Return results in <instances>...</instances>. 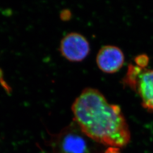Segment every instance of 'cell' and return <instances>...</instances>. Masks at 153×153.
Masks as SVG:
<instances>
[{"instance_id": "cell-4", "label": "cell", "mask_w": 153, "mask_h": 153, "mask_svg": "<svg viewBox=\"0 0 153 153\" xmlns=\"http://www.w3.org/2000/svg\"><path fill=\"white\" fill-rule=\"evenodd\" d=\"M61 53L66 59L73 62L81 61L88 55L90 47L87 39L79 33H68L62 39Z\"/></svg>"}, {"instance_id": "cell-2", "label": "cell", "mask_w": 153, "mask_h": 153, "mask_svg": "<svg viewBox=\"0 0 153 153\" xmlns=\"http://www.w3.org/2000/svg\"><path fill=\"white\" fill-rule=\"evenodd\" d=\"M100 145L86 136L74 122L51 140L52 153H102Z\"/></svg>"}, {"instance_id": "cell-1", "label": "cell", "mask_w": 153, "mask_h": 153, "mask_svg": "<svg viewBox=\"0 0 153 153\" xmlns=\"http://www.w3.org/2000/svg\"><path fill=\"white\" fill-rule=\"evenodd\" d=\"M71 111L74 122L93 141L120 149L130 142L131 131L120 106L109 103L98 90L85 88L72 104Z\"/></svg>"}, {"instance_id": "cell-5", "label": "cell", "mask_w": 153, "mask_h": 153, "mask_svg": "<svg viewBox=\"0 0 153 153\" xmlns=\"http://www.w3.org/2000/svg\"><path fill=\"white\" fill-rule=\"evenodd\" d=\"M124 60L121 49L111 45L102 47L96 58L99 69L106 73H114L119 71L123 66Z\"/></svg>"}, {"instance_id": "cell-6", "label": "cell", "mask_w": 153, "mask_h": 153, "mask_svg": "<svg viewBox=\"0 0 153 153\" xmlns=\"http://www.w3.org/2000/svg\"><path fill=\"white\" fill-rule=\"evenodd\" d=\"M134 60L137 66L142 68H145L148 65L149 59L147 55L143 54L137 56Z\"/></svg>"}, {"instance_id": "cell-7", "label": "cell", "mask_w": 153, "mask_h": 153, "mask_svg": "<svg viewBox=\"0 0 153 153\" xmlns=\"http://www.w3.org/2000/svg\"><path fill=\"white\" fill-rule=\"evenodd\" d=\"M103 153H122L121 152L120 148L114 147H108Z\"/></svg>"}, {"instance_id": "cell-3", "label": "cell", "mask_w": 153, "mask_h": 153, "mask_svg": "<svg viewBox=\"0 0 153 153\" xmlns=\"http://www.w3.org/2000/svg\"><path fill=\"white\" fill-rule=\"evenodd\" d=\"M123 83L139 95L144 108L153 112V69H146L131 64Z\"/></svg>"}]
</instances>
